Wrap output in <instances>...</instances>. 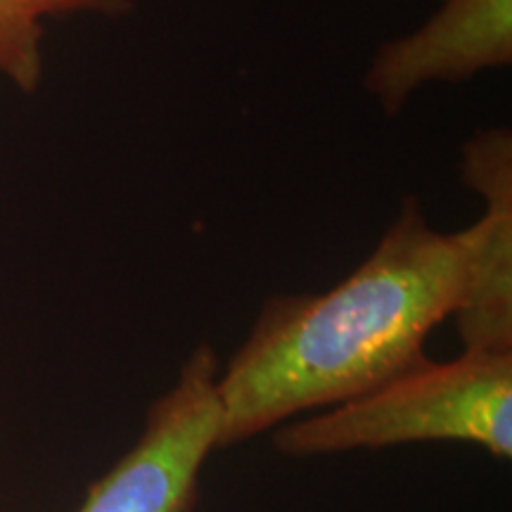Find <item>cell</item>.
I'll use <instances>...</instances> for the list:
<instances>
[{"label":"cell","mask_w":512,"mask_h":512,"mask_svg":"<svg viewBox=\"0 0 512 512\" xmlns=\"http://www.w3.org/2000/svg\"><path fill=\"white\" fill-rule=\"evenodd\" d=\"M512 62V0H439L418 29L375 50L366 91L389 117L420 88L458 83Z\"/></svg>","instance_id":"obj_4"},{"label":"cell","mask_w":512,"mask_h":512,"mask_svg":"<svg viewBox=\"0 0 512 512\" xmlns=\"http://www.w3.org/2000/svg\"><path fill=\"white\" fill-rule=\"evenodd\" d=\"M467 188L482 216L439 230L406 197L366 259L330 290L275 294L219 370V451L337 406L425 358L437 325L463 309L484 264L512 261V169L486 166Z\"/></svg>","instance_id":"obj_1"},{"label":"cell","mask_w":512,"mask_h":512,"mask_svg":"<svg viewBox=\"0 0 512 512\" xmlns=\"http://www.w3.org/2000/svg\"><path fill=\"white\" fill-rule=\"evenodd\" d=\"M219 370L209 344L192 349L174 384L147 406L136 444L93 482L76 512H195L202 470L219 451Z\"/></svg>","instance_id":"obj_3"},{"label":"cell","mask_w":512,"mask_h":512,"mask_svg":"<svg viewBox=\"0 0 512 512\" xmlns=\"http://www.w3.org/2000/svg\"><path fill=\"white\" fill-rule=\"evenodd\" d=\"M133 0H0V76L17 91L36 93L46 72L43 36L48 19H124Z\"/></svg>","instance_id":"obj_5"},{"label":"cell","mask_w":512,"mask_h":512,"mask_svg":"<svg viewBox=\"0 0 512 512\" xmlns=\"http://www.w3.org/2000/svg\"><path fill=\"white\" fill-rule=\"evenodd\" d=\"M434 441L512 458V351L463 349L451 361L425 356L366 394L273 430V448L287 458Z\"/></svg>","instance_id":"obj_2"}]
</instances>
